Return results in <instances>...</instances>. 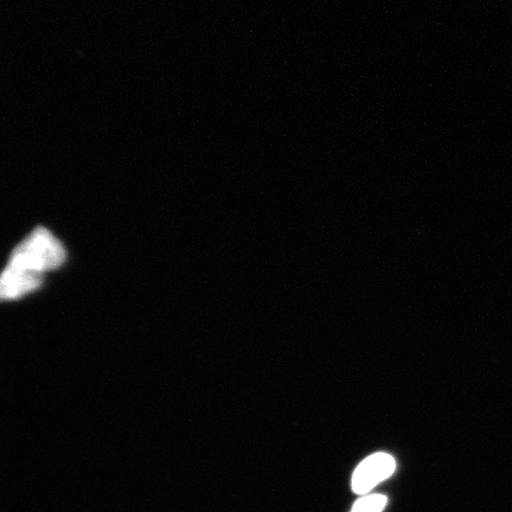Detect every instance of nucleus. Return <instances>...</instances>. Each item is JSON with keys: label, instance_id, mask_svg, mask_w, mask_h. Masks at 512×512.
Masks as SVG:
<instances>
[{"label": "nucleus", "instance_id": "1", "mask_svg": "<svg viewBox=\"0 0 512 512\" xmlns=\"http://www.w3.org/2000/svg\"><path fill=\"white\" fill-rule=\"evenodd\" d=\"M66 259V252L47 229L37 228L11 255L9 264L44 274L56 270Z\"/></svg>", "mask_w": 512, "mask_h": 512}, {"label": "nucleus", "instance_id": "2", "mask_svg": "<svg viewBox=\"0 0 512 512\" xmlns=\"http://www.w3.org/2000/svg\"><path fill=\"white\" fill-rule=\"evenodd\" d=\"M395 459L388 453H375L357 466L351 479L352 491L357 495H367L375 486L393 476Z\"/></svg>", "mask_w": 512, "mask_h": 512}, {"label": "nucleus", "instance_id": "3", "mask_svg": "<svg viewBox=\"0 0 512 512\" xmlns=\"http://www.w3.org/2000/svg\"><path fill=\"white\" fill-rule=\"evenodd\" d=\"M43 281V274L8 265L0 281V296L3 299H16L35 291Z\"/></svg>", "mask_w": 512, "mask_h": 512}, {"label": "nucleus", "instance_id": "4", "mask_svg": "<svg viewBox=\"0 0 512 512\" xmlns=\"http://www.w3.org/2000/svg\"><path fill=\"white\" fill-rule=\"evenodd\" d=\"M388 503L384 495H364L354 504L350 512H382Z\"/></svg>", "mask_w": 512, "mask_h": 512}]
</instances>
